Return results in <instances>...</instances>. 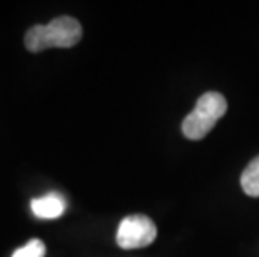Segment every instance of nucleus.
<instances>
[{"label": "nucleus", "instance_id": "39448f33", "mask_svg": "<svg viewBox=\"0 0 259 257\" xmlns=\"http://www.w3.org/2000/svg\"><path fill=\"white\" fill-rule=\"evenodd\" d=\"M241 187L249 197H259V156L252 159L242 171Z\"/></svg>", "mask_w": 259, "mask_h": 257}, {"label": "nucleus", "instance_id": "423d86ee", "mask_svg": "<svg viewBox=\"0 0 259 257\" xmlns=\"http://www.w3.org/2000/svg\"><path fill=\"white\" fill-rule=\"evenodd\" d=\"M47 247L40 239H32L12 254V257H46Z\"/></svg>", "mask_w": 259, "mask_h": 257}, {"label": "nucleus", "instance_id": "f257e3e1", "mask_svg": "<svg viewBox=\"0 0 259 257\" xmlns=\"http://www.w3.org/2000/svg\"><path fill=\"white\" fill-rule=\"evenodd\" d=\"M82 39V25L74 17H57L46 25H34L25 34V48L29 52H44L47 48H70Z\"/></svg>", "mask_w": 259, "mask_h": 257}, {"label": "nucleus", "instance_id": "20e7f679", "mask_svg": "<svg viewBox=\"0 0 259 257\" xmlns=\"http://www.w3.org/2000/svg\"><path fill=\"white\" fill-rule=\"evenodd\" d=\"M32 214L38 219H57L64 214L65 211V200L62 195L56 192L47 194L44 197H37L30 202Z\"/></svg>", "mask_w": 259, "mask_h": 257}, {"label": "nucleus", "instance_id": "7ed1b4c3", "mask_svg": "<svg viewBox=\"0 0 259 257\" xmlns=\"http://www.w3.org/2000/svg\"><path fill=\"white\" fill-rule=\"evenodd\" d=\"M157 229L147 216L134 214L124 217L117 229V245L122 249H142L156 240Z\"/></svg>", "mask_w": 259, "mask_h": 257}, {"label": "nucleus", "instance_id": "f03ea898", "mask_svg": "<svg viewBox=\"0 0 259 257\" xmlns=\"http://www.w3.org/2000/svg\"><path fill=\"white\" fill-rule=\"evenodd\" d=\"M228 111L226 97L219 92H206L197 99L196 107L183 120V134L191 140H201L211 132Z\"/></svg>", "mask_w": 259, "mask_h": 257}]
</instances>
